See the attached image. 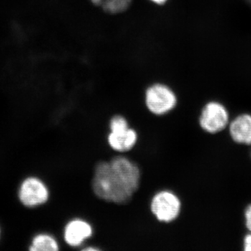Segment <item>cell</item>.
I'll return each instance as SVG.
<instances>
[{
	"instance_id": "277c9868",
	"label": "cell",
	"mask_w": 251,
	"mask_h": 251,
	"mask_svg": "<svg viewBox=\"0 0 251 251\" xmlns=\"http://www.w3.org/2000/svg\"><path fill=\"white\" fill-rule=\"evenodd\" d=\"M177 99L171 88L163 84L149 87L145 94L147 108L155 115H164L176 106Z\"/></svg>"
},
{
	"instance_id": "6da1fadb",
	"label": "cell",
	"mask_w": 251,
	"mask_h": 251,
	"mask_svg": "<svg viewBox=\"0 0 251 251\" xmlns=\"http://www.w3.org/2000/svg\"><path fill=\"white\" fill-rule=\"evenodd\" d=\"M92 186L99 199L115 204L128 202L135 193L121 173L108 161L99 162L96 166Z\"/></svg>"
},
{
	"instance_id": "52a82bcc",
	"label": "cell",
	"mask_w": 251,
	"mask_h": 251,
	"mask_svg": "<svg viewBox=\"0 0 251 251\" xmlns=\"http://www.w3.org/2000/svg\"><path fill=\"white\" fill-rule=\"evenodd\" d=\"M93 235V228L90 224L82 219H75L69 222L64 230V239L71 247H78Z\"/></svg>"
},
{
	"instance_id": "5bb4252c",
	"label": "cell",
	"mask_w": 251,
	"mask_h": 251,
	"mask_svg": "<svg viewBox=\"0 0 251 251\" xmlns=\"http://www.w3.org/2000/svg\"><path fill=\"white\" fill-rule=\"evenodd\" d=\"M84 251H99V249L94 247H87L83 249Z\"/></svg>"
},
{
	"instance_id": "8fae6325",
	"label": "cell",
	"mask_w": 251,
	"mask_h": 251,
	"mask_svg": "<svg viewBox=\"0 0 251 251\" xmlns=\"http://www.w3.org/2000/svg\"><path fill=\"white\" fill-rule=\"evenodd\" d=\"M246 219H247V226L249 230L251 231V204L248 206L246 210Z\"/></svg>"
},
{
	"instance_id": "30bf717a",
	"label": "cell",
	"mask_w": 251,
	"mask_h": 251,
	"mask_svg": "<svg viewBox=\"0 0 251 251\" xmlns=\"http://www.w3.org/2000/svg\"><path fill=\"white\" fill-rule=\"evenodd\" d=\"M58 249V244L55 239L47 234L36 236L30 248L32 251H56Z\"/></svg>"
},
{
	"instance_id": "7a4b0ae2",
	"label": "cell",
	"mask_w": 251,
	"mask_h": 251,
	"mask_svg": "<svg viewBox=\"0 0 251 251\" xmlns=\"http://www.w3.org/2000/svg\"><path fill=\"white\" fill-rule=\"evenodd\" d=\"M109 133L107 140L110 148L119 152H126L134 148L138 142L136 130L130 128L126 119L122 115H115L109 123Z\"/></svg>"
},
{
	"instance_id": "9a60e30c",
	"label": "cell",
	"mask_w": 251,
	"mask_h": 251,
	"mask_svg": "<svg viewBox=\"0 0 251 251\" xmlns=\"http://www.w3.org/2000/svg\"><path fill=\"white\" fill-rule=\"evenodd\" d=\"M247 1H249V2L251 4V0H247Z\"/></svg>"
},
{
	"instance_id": "5b68a950",
	"label": "cell",
	"mask_w": 251,
	"mask_h": 251,
	"mask_svg": "<svg viewBox=\"0 0 251 251\" xmlns=\"http://www.w3.org/2000/svg\"><path fill=\"white\" fill-rule=\"evenodd\" d=\"M228 122V114L221 104H206L200 117V125L208 133H215L224 129Z\"/></svg>"
},
{
	"instance_id": "7c38bea8",
	"label": "cell",
	"mask_w": 251,
	"mask_h": 251,
	"mask_svg": "<svg viewBox=\"0 0 251 251\" xmlns=\"http://www.w3.org/2000/svg\"><path fill=\"white\" fill-rule=\"evenodd\" d=\"M244 250L251 251V235H248L244 241Z\"/></svg>"
},
{
	"instance_id": "3957f363",
	"label": "cell",
	"mask_w": 251,
	"mask_h": 251,
	"mask_svg": "<svg viewBox=\"0 0 251 251\" xmlns=\"http://www.w3.org/2000/svg\"><path fill=\"white\" fill-rule=\"evenodd\" d=\"M150 209L159 222L170 224L179 217L181 203L175 193L168 190L159 191L151 199Z\"/></svg>"
},
{
	"instance_id": "4fadbf2b",
	"label": "cell",
	"mask_w": 251,
	"mask_h": 251,
	"mask_svg": "<svg viewBox=\"0 0 251 251\" xmlns=\"http://www.w3.org/2000/svg\"><path fill=\"white\" fill-rule=\"evenodd\" d=\"M151 1H153V2H154L155 4L161 5L164 4V3H166L167 0H151Z\"/></svg>"
},
{
	"instance_id": "9c48e42d",
	"label": "cell",
	"mask_w": 251,
	"mask_h": 251,
	"mask_svg": "<svg viewBox=\"0 0 251 251\" xmlns=\"http://www.w3.org/2000/svg\"><path fill=\"white\" fill-rule=\"evenodd\" d=\"M94 4L100 6L105 12L116 14L128 9L132 0H91Z\"/></svg>"
},
{
	"instance_id": "8992f818",
	"label": "cell",
	"mask_w": 251,
	"mask_h": 251,
	"mask_svg": "<svg viewBox=\"0 0 251 251\" xmlns=\"http://www.w3.org/2000/svg\"><path fill=\"white\" fill-rule=\"evenodd\" d=\"M19 196L25 205L36 206L47 201L49 191L40 180L29 178L23 182Z\"/></svg>"
},
{
	"instance_id": "ba28073f",
	"label": "cell",
	"mask_w": 251,
	"mask_h": 251,
	"mask_svg": "<svg viewBox=\"0 0 251 251\" xmlns=\"http://www.w3.org/2000/svg\"><path fill=\"white\" fill-rule=\"evenodd\" d=\"M232 139L239 143L251 144V116L243 115L238 117L230 125Z\"/></svg>"
}]
</instances>
